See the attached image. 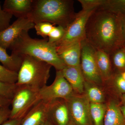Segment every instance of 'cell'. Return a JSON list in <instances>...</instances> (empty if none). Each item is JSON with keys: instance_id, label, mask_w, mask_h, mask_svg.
Listing matches in <instances>:
<instances>
[{"instance_id": "6da1fadb", "label": "cell", "mask_w": 125, "mask_h": 125, "mask_svg": "<svg viewBox=\"0 0 125 125\" xmlns=\"http://www.w3.org/2000/svg\"><path fill=\"white\" fill-rule=\"evenodd\" d=\"M85 39L96 50L110 55L125 45L123 19L104 9H95L87 20Z\"/></svg>"}, {"instance_id": "7a4b0ae2", "label": "cell", "mask_w": 125, "mask_h": 125, "mask_svg": "<svg viewBox=\"0 0 125 125\" xmlns=\"http://www.w3.org/2000/svg\"><path fill=\"white\" fill-rule=\"evenodd\" d=\"M73 0H33L27 18L34 23L47 22L65 28L76 15Z\"/></svg>"}, {"instance_id": "3957f363", "label": "cell", "mask_w": 125, "mask_h": 125, "mask_svg": "<svg viewBox=\"0 0 125 125\" xmlns=\"http://www.w3.org/2000/svg\"><path fill=\"white\" fill-rule=\"evenodd\" d=\"M28 31H23L11 43L9 47L11 53L31 56L51 65L56 71H62L66 67L58 55L55 43H49L48 38H32Z\"/></svg>"}, {"instance_id": "277c9868", "label": "cell", "mask_w": 125, "mask_h": 125, "mask_svg": "<svg viewBox=\"0 0 125 125\" xmlns=\"http://www.w3.org/2000/svg\"><path fill=\"white\" fill-rule=\"evenodd\" d=\"M22 61L18 72V85H26L39 90L46 85L52 66L28 55H21Z\"/></svg>"}, {"instance_id": "5b68a950", "label": "cell", "mask_w": 125, "mask_h": 125, "mask_svg": "<svg viewBox=\"0 0 125 125\" xmlns=\"http://www.w3.org/2000/svg\"><path fill=\"white\" fill-rule=\"evenodd\" d=\"M41 100L39 90L28 85H18L11 100L9 119H22Z\"/></svg>"}, {"instance_id": "8992f818", "label": "cell", "mask_w": 125, "mask_h": 125, "mask_svg": "<svg viewBox=\"0 0 125 125\" xmlns=\"http://www.w3.org/2000/svg\"><path fill=\"white\" fill-rule=\"evenodd\" d=\"M94 10H82L76 13L74 20L65 29V32L62 38L55 43L58 54L71 46L81 42L85 39V26L88 19Z\"/></svg>"}, {"instance_id": "52a82bcc", "label": "cell", "mask_w": 125, "mask_h": 125, "mask_svg": "<svg viewBox=\"0 0 125 125\" xmlns=\"http://www.w3.org/2000/svg\"><path fill=\"white\" fill-rule=\"evenodd\" d=\"M65 100L70 121L75 125H93L90 114V102L84 94L75 93Z\"/></svg>"}, {"instance_id": "ba28073f", "label": "cell", "mask_w": 125, "mask_h": 125, "mask_svg": "<svg viewBox=\"0 0 125 125\" xmlns=\"http://www.w3.org/2000/svg\"><path fill=\"white\" fill-rule=\"evenodd\" d=\"M96 49L85 39L81 42L80 67L86 81L98 85L104 82L96 64Z\"/></svg>"}, {"instance_id": "9c48e42d", "label": "cell", "mask_w": 125, "mask_h": 125, "mask_svg": "<svg viewBox=\"0 0 125 125\" xmlns=\"http://www.w3.org/2000/svg\"><path fill=\"white\" fill-rule=\"evenodd\" d=\"M74 93L62 71H56L55 78L51 84L46 85L39 90L41 100L49 103L58 99L66 100Z\"/></svg>"}, {"instance_id": "30bf717a", "label": "cell", "mask_w": 125, "mask_h": 125, "mask_svg": "<svg viewBox=\"0 0 125 125\" xmlns=\"http://www.w3.org/2000/svg\"><path fill=\"white\" fill-rule=\"evenodd\" d=\"M35 24L27 18H18L6 29L0 32V47L6 49L24 31L34 28Z\"/></svg>"}, {"instance_id": "8fae6325", "label": "cell", "mask_w": 125, "mask_h": 125, "mask_svg": "<svg viewBox=\"0 0 125 125\" xmlns=\"http://www.w3.org/2000/svg\"><path fill=\"white\" fill-rule=\"evenodd\" d=\"M48 120L54 125H66L70 121L65 100L58 99L49 103Z\"/></svg>"}, {"instance_id": "7c38bea8", "label": "cell", "mask_w": 125, "mask_h": 125, "mask_svg": "<svg viewBox=\"0 0 125 125\" xmlns=\"http://www.w3.org/2000/svg\"><path fill=\"white\" fill-rule=\"evenodd\" d=\"M50 103L41 100L23 118L20 125H41L47 121Z\"/></svg>"}, {"instance_id": "4fadbf2b", "label": "cell", "mask_w": 125, "mask_h": 125, "mask_svg": "<svg viewBox=\"0 0 125 125\" xmlns=\"http://www.w3.org/2000/svg\"><path fill=\"white\" fill-rule=\"evenodd\" d=\"M62 71L63 76L70 84L74 93L83 94L85 80L81 67L66 66Z\"/></svg>"}, {"instance_id": "5bb4252c", "label": "cell", "mask_w": 125, "mask_h": 125, "mask_svg": "<svg viewBox=\"0 0 125 125\" xmlns=\"http://www.w3.org/2000/svg\"><path fill=\"white\" fill-rule=\"evenodd\" d=\"M32 2L33 0H6L3 10L18 18H27Z\"/></svg>"}, {"instance_id": "9a60e30c", "label": "cell", "mask_w": 125, "mask_h": 125, "mask_svg": "<svg viewBox=\"0 0 125 125\" xmlns=\"http://www.w3.org/2000/svg\"><path fill=\"white\" fill-rule=\"evenodd\" d=\"M96 64L104 83L112 75V65L109 54L101 50H96L95 54Z\"/></svg>"}, {"instance_id": "2e32d148", "label": "cell", "mask_w": 125, "mask_h": 125, "mask_svg": "<svg viewBox=\"0 0 125 125\" xmlns=\"http://www.w3.org/2000/svg\"><path fill=\"white\" fill-rule=\"evenodd\" d=\"M58 54L66 66L80 67L81 42L74 44Z\"/></svg>"}, {"instance_id": "e0dca14e", "label": "cell", "mask_w": 125, "mask_h": 125, "mask_svg": "<svg viewBox=\"0 0 125 125\" xmlns=\"http://www.w3.org/2000/svg\"><path fill=\"white\" fill-rule=\"evenodd\" d=\"M107 105L103 125H125V117L117 102L111 100Z\"/></svg>"}, {"instance_id": "ac0fdd59", "label": "cell", "mask_w": 125, "mask_h": 125, "mask_svg": "<svg viewBox=\"0 0 125 125\" xmlns=\"http://www.w3.org/2000/svg\"><path fill=\"white\" fill-rule=\"evenodd\" d=\"M22 61V56L11 53L7 54L6 49L0 47V62L8 69L18 72Z\"/></svg>"}, {"instance_id": "d6986e66", "label": "cell", "mask_w": 125, "mask_h": 125, "mask_svg": "<svg viewBox=\"0 0 125 125\" xmlns=\"http://www.w3.org/2000/svg\"><path fill=\"white\" fill-rule=\"evenodd\" d=\"M99 85L85 81L84 85V94L90 103H104L105 94Z\"/></svg>"}, {"instance_id": "ffe728a7", "label": "cell", "mask_w": 125, "mask_h": 125, "mask_svg": "<svg viewBox=\"0 0 125 125\" xmlns=\"http://www.w3.org/2000/svg\"><path fill=\"white\" fill-rule=\"evenodd\" d=\"M107 108L106 104L90 103V114L93 125H103Z\"/></svg>"}, {"instance_id": "44dd1931", "label": "cell", "mask_w": 125, "mask_h": 125, "mask_svg": "<svg viewBox=\"0 0 125 125\" xmlns=\"http://www.w3.org/2000/svg\"><path fill=\"white\" fill-rule=\"evenodd\" d=\"M101 8L125 19V0H104Z\"/></svg>"}, {"instance_id": "7402d4cb", "label": "cell", "mask_w": 125, "mask_h": 125, "mask_svg": "<svg viewBox=\"0 0 125 125\" xmlns=\"http://www.w3.org/2000/svg\"><path fill=\"white\" fill-rule=\"evenodd\" d=\"M112 65L119 71H125V47L119 48L110 54Z\"/></svg>"}, {"instance_id": "603a6c76", "label": "cell", "mask_w": 125, "mask_h": 125, "mask_svg": "<svg viewBox=\"0 0 125 125\" xmlns=\"http://www.w3.org/2000/svg\"><path fill=\"white\" fill-rule=\"evenodd\" d=\"M18 87L16 83H9L0 81V97L12 100Z\"/></svg>"}, {"instance_id": "cb8c5ba5", "label": "cell", "mask_w": 125, "mask_h": 125, "mask_svg": "<svg viewBox=\"0 0 125 125\" xmlns=\"http://www.w3.org/2000/svg\"><path fill=\"white\" fill-rule=\"evenodd\" d=\"M18 73L8 69L0 65V81L9 83H16Z\"/></svg>"}, {"instance_id": "d4e9b609", "label": "cell", "mask_w": 125, "mask_h": 125, "mask_svg": "<svg viewBox=\"0 0 125 125\" xmlns=\"http://www.w3.org/2000/svg\"><path fill=\"white\" fill-rule=\"evenodd\" d=\"M54 25L50 23L42 22L35 24L34 28L38 35L41 36L43 39L47 38Z\"/></svg>"}, {"instance_id": "484cf974", "label": "cell", "mask_w": 125, "mask_h": 125, "mask_svg": "<svg viewBox=\"0 0 125 125\" xmlns=\"http://www.w3.org/2000/svg\"><path fill=\"white\" fill-rule=\"evenodd\" d=\"M65 32V28L61 26H54L48 36V42L55 43L63 37Z\"/></svg>"}, {"instance_id": "4316f807", "label": "cell", "mask_w": 125, "mask_h": 125, "mask_svg": "<svg viewBox=\"0 0 125 125\" xmlns=\"http://www.w3.org/2000/svg\"><path fill=\"white\" fill-rule=\"evenodd\" d=\"M81 4L82 10H92L101 7L104 2V0H78Z\"/></svg>"}, {"instance_id": "83f0119b", "label": "cell", "mask_w": 125, "mask_h": 125, "mask_svg": "<svg viewBox=\"0 0 125 125\" xmlns=\"http://www.w3.org/2000/svg\"><path fill=\"white\" fill-rule=\"evenodd\" d=\"M13 15L4 11L0 4V32L6 29L10 26V22Z\"/></svg>"}, {"instance_id": "f1b7e54d", "label": "cell", "mask_w": 125, "mask_h": 125, "mask_svg": "<svg viewBox=\"0 0 125 125\" xmlns=\"http://www.w3.org/2000/svg\"><path fill=\"white\" fill-rule=\"evenodd\" d=\"M111 78L113 80V85L116 89L121 94H125V80L122 77L120 73L112 74Z\"/></svg>"}, {"instance_id": "f546056e", "label": "cell", "mask_w": 125, "mask_h": 125, "mask_svg": "<svg viewBox=\"0 0 125 125\" xmlns=\"http://www.w3.org/2000/svg\"><path fill=\"white\" fill-rule=\"evenodd\" d=\"M10 109L9 106L2 108L0 109V125L10 118Z\"/></svg>"}, {"instance_id": "4dcf8cb0", "label": "cell", "mask_w": 125, "mask_h": 125, "mask_svg": "<svg viewBox=\"0 0 125 125\" xmlns=\"http://www.w3.org/2000/svg\"><path fill=\"white\" fill-rule=\"evenodd\" d=\"M22 119H9L1 125H20Z\"/></svg>"}, {"instance_id": "1f68e13d", "label": "cell", "mask_w": 125, "mask_h": 125, "mask_svg": "<svg viewBox=\"0 0 125 125\" xmlns=\"http://www.w3.org/2000/svg\"><path fill=\"white\" fill-rule=\"evenodd\" d=\"M11 100L0 97V109L2 108L9 106L11 104Z\"/></svg>"}, {"instance_id": "d6a6232c", "label": "cell", "mask_w": 125, "mask_h": 125, "mask_svg": "<svg viewBox=\"0 0 125 125\" xmlns=\"http://www.w3.org/2000/svg\"><path fill=\"white\" fill-rule=\"evenodd\" d=\"M120 109L122 114L125 117V105L122 104V105L120 106Z\"/></svg>"}, {"instance_id": "836d02e7", "label": "cell", "mask_w": 125, "mask_h": 125, "mask_svg": "<svg viewBox=\"0 0 125 125\" xmlns=\"http://www.w3.org/2000/svg\"><path fill=\"white\" fill-rule=\"evenodd\" d=\"M123 32L124 35L125 45V19L123 20Z\"/></svg>"}, {"instance_id": "e575fe53", "label": "cell", "mask_w": 125, "mask_h": 125, "mask_svg": "<svg viewBox=\"0 0 125 125\" xmlns=\"http://www.w3.org/2000/svg\"><path fill=\"white\" fill-rule=\"evenodd\" d=\"M121 101L122 104L125 105V94H123L122 95Z\"/></svg>"}, {"instance_id": "d590c367", "label": "cell", "mask_w": 125, "mask_h": 125, "mask_svg": "<svg viewBox=\"0 0 125 125\" xmlns=\"http://www.w3.org/2000/svg\"><path fill=\"white\" fill-rule=\"evenodd\" d=\"M41 125H54L49 120H48L46 121L44 123H43Z\"/></svg>"}, {"instance_id": "8d00e7d4", "label": "cell", "mask_w": 125, "mask_h": 125, "mask_svg": "<svg viewBox=\"0 0 125 125\" xmlns=\"http://www.w3.org/2000/svg\"><path fill=\"white\" fill-rule=\"evenodd\" d=\"M120 73L122 77V78L125 80V71L123 72H122V73Z\"/></svg>"}, {"instance_id": "74e56055", "label": "cell", "mask_w": 125, "mask_h": 125, "mask_svg": "<svg viewBox=\"0 0 125 125\" xmlns=\"http://www.w3.org/2000/svg\"><path fill=\"white\" fill-rule=\"evenodd\" d=\"M74 125L73 123H72V122H71V121H70V122H69V123H68V124H67V125Z\"/></svg>"}, {"instance_id": "f35d334b", "label": "cell", "mask_w": 125, "mask_h": 125, "mask_svg": "<svg viewBox=\"0 0 125 125\" xmlns=\"http://www.w3.org/2000/svg\"></svg>"}]
</instances>
